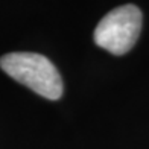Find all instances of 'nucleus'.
Returning <instances> with one entry per match:
<instances>
[{"instance_id":"obj_1","label":"nucleus","mask_w":149,"mask_h":149,"mask_svg":"<svg viewBox=\"0 0 149 149\" xmlns=\"http://www.w3.org/2000/svg\"><path fill=\"white\" fill-rule=\"evenodd\" d=\"M2 70L17 82L46 99L56 100L63 96V79L50 59L40 53L12 52L0 58Z\"/></svg>"},{"instance_id":"obj_2","label":"nucleus","mask_w":149,"mask_h":149,"mask_svg":"<svg viewBox=\"0 0 149 149\" xmlns=\"http://www.w3.org/2000/svg\"><path fill=\"white\" fill-rule=\"evenodd\" d=\"M141 11L135 5H123L110 11L99 22L93 40L113 55H123L135 44L141 31Z\"/></svg>"}]
</instances>
